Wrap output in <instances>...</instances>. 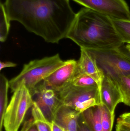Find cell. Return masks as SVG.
Wrapping results in <instances>:
<instances>
[{
  "label": "cell",
  "instance_id": "1",
  "mask_svg": "<svg viewBox=\"0 0 130 131\" xmlns=\"http://www.w3.org/2000/svg\"><path fill=\"white\" fill-rule=\"evenodd\" d=\"M4 5L10 21L51 43L66 38L76 15L69 0H5Z\"/></svg>",
  "mask_w": 130,
  "mask_h": 131
},
{
  "label": "cell",
  "instance_id": "2",
  "mask_svg": "<svg viewBox=\"0 0 130 131\" xmlns=\"http://www.w3.org/2000/svg\"><path fill=\"white\" fill-rule=\"evenodd\" d=\"M66 38L88 50H116L124 44L111 18L84 7L76 13Z\"/></svg>",
  "mask_w": 130,
  "mask_h": 131
},
{
  "label": "cell",
  "instance_id": "3",
  "mask_svg": "<svg viewBox=\"0 0 130 131\" xmlns=\"http://www.w3.org/2000/svg\"><path fill=\"white\" fill-rule=\"evenodd\" d=\"M66 63L59 54L42 59L34 60L24 65L20 74L9 81L11 91L21 86H25L31 95L38 84Z\"/></svg>",
  "mask_w": 130,
  "mask_h": 131
},
{
  "label": "cell",
  "instance_id": "4",
  "mask_svg": "<svg viewBox=\"0 0 130 131\" xmlns=\"http://www.w3.org/2000/svg\"><path fill=\"white\" fill-rule=\"evenodd\" d=\"M33 103L32 95L25 86H21L14 92L4 117L5 131H18Z\"/></svg>",
  "mask_w": 130,
  "mask_h": 131
},
{
  "label": "cell",
  "instance_id": "5",
  "mask_svg": "<svg viewBox=\"0 0 130 131\" xmlns=\"http://www.w3.org/2000/svg\"><path fill=\"white\" fill-rule=\"evenodd\" d=\"M58 92L63 104L80 113L102 104L98 87L82 88L75 86L71 83Z\"/></svg>",
  "mask_w": 130,
  "mask_h": 131
},
{
  "label": "cell",
  "instance_id": "6",
  "mask_svg": "<svg viewBox=\"0 0 130 131\" xmlns=\"http://www.w3.org/2000/svg\"><path fill=\"white\" fill-rule=\"evenodd\" d=\"M88 50L105 75L110 77L130 74V60L117 50Z\"/></svg>",
  "mask_w": 130,
  "mask_h": 131
},
{
  "label": "cell",
  "instance_id": "7",
  "mask_svg": "<svg viewBox=\"0 0 130 131\" xmlns=\"http://www.w3.org/2000/svg\"><path fill=\"white\" fill-rule=\"evenodd\" d=\"M72 1L112 18L130 20L129 7L124 0Z\"/></svg>",
  "mask_w": 130,
  "mask_h": 131
},
{
  "label": "cell",
  "instance_id": "8",
  "mask_svg": "<svg viewBox=\"0 0 130 131\" xmlns=\"http://www.w3.org/2000/svg\"><path fill=\"white\" fill-rule=\"evenodd\" d=\"M32 97L46 118L52 123L56 110L63 104L58 92L47 88L42 82L36 87Z\"/></svg>",
  "mask_w": 130,
  "mask_h": 131
},
{
  "label": "cell",
  "instance_id": "9",
  "mask_svg": "<svg viewBox=\"0 0 130 131\" xmlns=\"http://www.w3.org/2000/svg\"><path fill=\"white\" fill-rule=\"evenodd\" d=\"M77 61H66L65 65L53 72L43 82L44 85L56 92H59L71 84L75 75Z\"/></svg>",
  "mask_w": 130,
  "mask_h": 131
},
{
  "label": "cell",
  "instance_id": "10",
  "mask_svg": "<svg viewBox=\"0 0 130 131\" xmlns=\"http://www.w3.org/2000/svg\"><path fill=\"white\" fill-rule=\"evenodd\" d=\"M79 74L88 75L94 79L100 91L104 73L98 65L95 58L88 50L84 48H81L80 58L77 61L75 75Z\"/></svg>",
  "mask_w": 130,
  "mask_h": 131
},
{
  "label": "cell",
  "instance_id": "11",
  "mask_svg": "<svg viewBox=\"0 0 130 131\" xmlns=\"http://www.w3.org/2000/svg\"><path fill=\"white\" fill-rule=\"evenodd\" d=\"M100 92L102 104L114 114L117 105L123 102V98L118 86L109 75H105Z\"/></svg>",
  "mask_w": 130,
  "mask_h": 131
},
{
  "label": "cell",
  "instance_id": "12",
  "mask_svg": "<svg viewBox=\"0 0 130 131\" xmlns=\"http://www.w3.org/2000/svg\"><path fill=\"white\" fill-rule=\"evenodd\" d=\"M81 114L63 104L56 110L53 121L65 131H78V122Z\"/></svg>",
  "mask_w": 130,
  "mask_h": 131
},
{
  "label": "cell",
  "instance_id": "13",
  "mask_svg": "<svg viewBox=\"0 0 130 131\" xmlns=\"http://www.w3.org/2000/svg\"><path fill=\"white\" fill-rule=\"evenodd\" d=\"M101 104L91 107L81 113L83 119L92 131H102Z\"/></svg>",
  "mask_w": 130,
  "mask_h": 131
},
{
  "label": "cell",
  "instance_id": "14",
  "mask_svg": "<svg viewBox=\"0 0 130 131\" xmlns=\"http://www.w3.org/2000/svg\"><path fill=\"white\" fill-rule=\"evenodd\" d=\"M9 81L3 74L0 75V131H2L4 118L7 107Z\"/></svg>",
  "mask_w": 130,
  "mask_h": 131
},
{
  "label": "cell",
  "instance_id": "15",
  "mask_svg": "<svg viewBox=\"0 0 130 131\" xmlns=\"http://www.w3.org/2000/svg\"><path fill=\"white\" fill-rule=\"evenodd\" d=\"M118 86L122 95L123 102L130 107V74L110 77Z\"/></svg>",
  "mask_w": 130,
  "mask_h": 131
},
{
  "label": "cell",
  "instance_id": "16",
  "mask_svg": "<svg viewBox=\"0 0 130 131\" xmlns=\"http://www.w3.org/2000/svg\"><path fill=\"white\" fill-rule=\"evenodd\" d=\"M116 31L124 43L130 45V20L112 18Z\"/></svg>",
  "mask_w": 130,
  "mask_h": 131
},
{
  "label": "cell",
  "instance_id": "17",
  "mask_svg": "<svg viewBox=\"0 0 130 131\" xmlns=\"http://www.w3.org/2000/svg\"><path fill=\"white\" fill-rule=\"evenodd\" d=\"M31 108V116L39 131H52V123L46 118L40 109L34 102Z\"/></svg>",
  "mask_w": 130,
  "mask_h": 131
},
{
  "label": "cell",
  "instance_id": "18",
  "mask_svg": "<svg viewBox=\"0 0 130 131\" xmlns=\"http://www.w3.org/2000/svg\"><path fill=\"white\" fill-rule=\"evenodd\" d=\"M10 27V21L5 11L4 4L1 3V24H0V41L4 42L7 37Z\"/></svg>",
  "mask_w": 130,
  "mask_h": 131
},
{
  "label": "cell",
  "instance_id": "19",
  "mask_svg": "<svg viewBox=\"0 0 130 131\" xmlns=\"http://www.w3.org/2000/svg\"><path fill=\"white\" fill-rule=\"evenodd\" d=\"M101 117L102 131H112L115 114L103 104H101Z\"/></svg>",
  "mask_w": 130,
  "mask_h": 131
},
{
  "label": "cell",
  "instance_id": "20",
  "mask_svg": "<svg viewBox=\"0 0 130 131\" xmlns=\"http://www.w3.org/2000/svg\"><path fill=\"white\" fill-rule=\"evenodd\" d=\"M72 84L75 86L82 88H98L95 80L91 76L85 74L76 75Z\"/></svg>",
  "mask_w": 130,
  "mask_h": 131
},
{
  "label": "cell",
  "instance_id": "21",
  "mask_svg": "<svg viewBox=\"0 0 130 131\" xmlns=\"http://www.w3.org/2000/svg\"><path fill=\"white\" fill-rule=\"evenodd\" d=\"M21 131H39L33 117L26 120L22 127Z\"/></svg>",
  "mask_w": 130,
  "mask_h": 131
},
{
  "label": "cell",
  "instance_id": "22",
  "mask_svg": "<svg viewBox=\"0 0 130 131\" xmlns=\"http://www.w3.org/2000/svg\"><path fill=\"white\" fill-rule=\"evenodd\" d=\"M78 131H92L80 115L78 122Z\"/></svg>",
  "mask_w": 130,
  "mask_h": 131
},
{
  "label": "cell",
  "instance_id": "23",
  "mask_svg": "<svg viewBox=\"0 0 130 131\" xmlns=\"http://www.w3.org/2000/svg\"><path fill=\"white\" fill-rule=\"evenodd\" d=\"M117 121L130 123V112L121 115L117 119Z\"/></svg>",
  "mask_w": 130,
  "mask_h": 131
},
{
  "label": "cell",
  "instance_id": "24",
  "mask_svg": "<svg viewBox=\"0 0 130 131\" xmlns=\"http://www.w3.org/2000/svg\"><path fill=\"white\" fill-rule=\"evenodd\" d=\"M118 51L119 53L123 54L130 60V51L126 48L125 45H123L118 50Z\"/></svg>",
  "mask_w": 130,
  "mask_h": 131
},
{
  "label": "cell",
  "instance_id": "25",
  "mask_svg": "<svg viewBox=\"0 0 130 131\" xmlns=\"http://www.w3.org/2000/svg\"><path fill=\"white\" fill-rule=\"evenodd\" d=\"M1 64V68L0 69H2L5 68H8V67H15L17 66V64L13 63V62H10V61H6V62H0Z\"/></svg>",
  "mask_w": 130,
  "mask_h": 131
},
{
  "label": "cell",
  "instance_id": "26",
  "mask_svg": "<svg viewBox=\"0 0 130 131\" xmlns=\"http://www.w3.org/2000/svg\"><path fill=\"white\" fill-rule=\"evenodd\" d=\"M116 131H130V129L121 124L117 123L116 127Z\"/></svg>",
  "mask_w": 130,
  "mask_h": 131
},
{
  "label": "cell",
  "instance_id": "27",
  "mask_svg": "<svg viewBox=\"0 0 130 131\" xmlns=\"http://www.w3.org/2000/svg\"><path fill=\"white\" fill-rule=\"evenodd\" d=\"M52 131H65L63 128L53 121L52 122Z\"/></svg>",
  "mask_w": 130,
  "mask_h": 131
},
{
  "label": "cell",
  "instance_id": "28",
  "mask_svg": "<svg viewBox=\"0 0 130 131\" xmlns=\"http://www.w3.org/2000/svg\"><path fill=\"white\" fill-rule=\"evenodd\" d=\"M117 123H120L124 125L125 127L130 129V123H127V122H117Z\"/></svg>",
  "mask_w": 130,
  "mask_h": 131
},
{
  "label": "cell",
  "instance_id": "29",
  "mask_svg": "<svg viewBox=\"0 0 130 131\" xmlns=\"http://www.w3.org/2000/svg\"><path fill=\"white\" fill-rule=\"evenodd\" d=\"M125 47L129 51H130V45L127 44V45H125Z\"/></svg>",
  "mask_w": 130,
  "mask_h": 131
},
{
  "label": "cell",
  "instance_id": "30",
  "mask_svg": "<svg viewBox=\"0 0 130 131\" xmlns=\"http://www.w3.org/2000/svg\"></svg>",
  "mask_w": 130,
  "mask_h": 131
}]
</instances>
